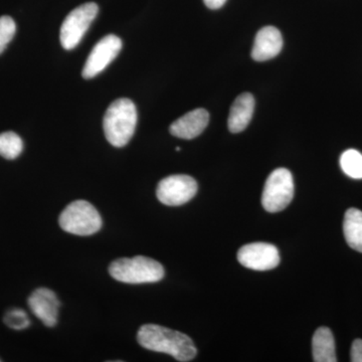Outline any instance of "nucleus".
<instances>
[{
  "mask_svg": "<svg viewBox=\"0 0 362 362\" xmlns=\"http://www.w3.org/2000/svg\"><path fill=\"white\" fill-rule=\"evenodd\" d=\"M99 13V7L95 2H88L71 11L64 21L61 28V44L66 51L75 49L85 33L89 30L90 25L96 18Z\"/></svg>",
  "mask_w": 362,
  "mask_h": 362,
  "instance_id": "423d86ee",
  "label": "nucleus"
},
{
  "mask_svg": "<svg viewBox=\"0 0 362 362\" xmlns=\"http://www.w3.org/2000/svg\"><path fill=\"white\" fill-rule=\"evenodd\" d=\"M4 321L9 328L16 330L25 329L30 325L28 314L21 309H13L7 312Z\"/></svg>",
  "mask_w": 362,
  "mask_h": 362,
  "instance_id": "6ab92c4d",
  "label": "nucleus"
},
{
  "mask_svg": "<svg viewBox=\"0 0 362 362\" xmlns=\"http://www.w3.org/2000/svg\"><path fill=\"white\" fill-rule=\"evenodd\" d=\"M343 173L354 180H362V154L357 150L349 149L340 157Z\"/></svg>",
  "mask_w": 362,
  "mask_h": 362,
  "instance_id": "f3484780",
  "label": "nucleus"
},
{
  "mask_svg": "<svg viewBox=\"0 0 362 362\" xmlns=\"http://www.w3.org/2000/svg\"><path fill=\"white\" fill-rule=\"evenodd\" d=\"M197 183L192 176L170 175L158 183L156 194L158 201L165 206H178L194 199Z\"/></svg>",
  "mask_w": 362,
  "mask_h": 362,
  "instance_id": "0eeeda50",
  "label": "nucleus"
},
{
  "mask_svg": "<svg viewBox=\"0 0 362 362\" xmlns=\"http://www.w3.org/2000/svg\"><path fill=\"white\" fill-rule=\"evenodd\" d=\"M283 37L275 26H265L259 30L255 39L252 58L257 62H266L277 57L282 51Z\"/></svg>",
  "mask_w": 362,
  "mask_h": 362,
  "instance_id": "9b49d317",
  "label": "nucleus"
},
{
  "mask_svg": "<svg viewBox=\"0 0 362 362\" xmlns=\"http://www.w3.org/2000/svg\"><path fill=\"white\" fill-rule=\"evenodd\" d=\"M30 310L47 327L58 322L59 301L57 295L47 288H39L28 298Z\"/></svg>",
  "mask_w": 362,
  "mask_h": 362,
  "instance_id": "9d476101",
  "label": "nucleus"
},
{
  "mask_svg": "<svg viewBox=\"0 0 362 362\" xmlns=\"http://www.w3.org/2000/svg\"><path fill=\"white\" fill-rule=\"evenodd\" d=\"M312 352L316 362H337L335 341L329 328L320 327L312 339Z\"/></svg>",
  "mask_w": 362,
  "mask_h": 362,
  "instance_id": "4468645a",
  "label": "nucleus"
},
{
  "mask_svg": "<svg viewBox=\"0 0 362 362\" xmlns=\"http://www.w3.org/2000/svg\"><path fill=\"white\" fill-rule=\"evenodd\" d=\"M137 340L144 349L163 352L178 361H192L197 354L194 341L187 335L156 324L141 326Z\"/></svg>",
  "mask_w": 362,
  "mask_h": 362,
  "instance_id": "f257e3e1",
  "label": "nucleus"
},
{
  "mask_svg": "<svg viewBox=\"0 0 362 362\" xmlns=\"http://www.w3.org/2000/svg\"><path fill=\"white\" fill-rule=\"evenodd\" d=\"M294 197V181L288 169L278 168L269 175L262 195V204L269 213L283 211Z\"/></svg>",
  "mask_w": 362,
  "mask_h": 362,
  "instance_id": "39448f33",
  "label": "nucleus"
},
{
  "mask_svg": "<svg viewBox=\"0 0 362 362\" xmlns=\"http://www.w3.org/2000/svg\"><path fill=\"white\" fill-rule=\"evenodd\" d=\"M255 110V98L250 93H243L235 99L228 116V129L232 133L244 131L251 122Z\"/></svg>",
  "mask_w": 362,
  "mask_h": 362,
  "instance_id": "ddd939ff",
  "label": "nucleus"
},
{
  "mask_svg": "<svg viewBox=\"0 0 362 362\" xmlns=\"http://www.w3.org/2000/svg\"><path fill=\"white\" fill-rule=\"evenodd\" d=\"M137 109L127 98L117 99L107 109L103 128L107 140L117 148L129 143L137 125Z\"/></svg>",
  "mask_w": 362,
  "mask_h": 362,
  "instance_id": "f03ea898",
  "label": "nucleus"
},
{
  "mask_svg": "<svg viewBox=\"0 0 362 362\" xmlns=\"http://www.w3.org/2000/svg\"><path fill=\"white\" fill-rule=\"evenodd\" d=\"M122 49V40L115 35H108L93 47L83 69L85 78H92L103 71L115 59Z\"/></svg>",
  "mask_w": 362,
  "mask_h": 362,
  "instance_id": "6e6552de",
  "label": "nucleus"
},
{
  "mask_svg": "<svg viewBox=\"0 0 362 362\" xmlns=\"http://www.w3.org/2000/svg\"><path fill=\"white\" fill-rule=\"evenodd\" d=\"M350 357L352 362H362V340L356 339L352 343Z\"/></svg>",
  "mask_w": 362,
  "mask_h": 362,
  "instance_id": "aec40b11",
  "label": "nucleus"
},
{
  "mask_svg": "<svg viewBox=\"0 0 362 362\" xmlns=\"http://www.w3.org/2000/svg\"><path fill=\"white\" fill-rule=\"evenodd\" d=\"M23 150V140L16 133L4 132L0 134V156L13 160L21 156Z\"/></svg>",
  "mask_w": 362,
  "mask_h": 362,
  "instance_id": "dca6fc26",
  "label": "nucleus"
},
{
  "mask_svg": "<svg viewBox=\"0 0 362 362\" xmlns=\"http://www.w3.org/2000/svg\"><path fill=\"white\" fill-rule=\"evenodd\" d=\"M109 273L112 278L126 284L156 283L164 277L161 264L143 256L116 259L111 264Z\"/></svg>",
  "mask_w": 362,
  "mask_h": 362,
  "instance_id": "7ed1b4c3",
  "label": "nucleus"
},
{
  "mask_svg": "<svg viewBox=\"0 0 362 362\" xmlns=\"http://www.w3.org/2000/svg\"><path fill=\"white\" fill-rule=\"evenodd\" d=\"M204 1L209 8L218 9L226 4V0H204Z\"/></svg>",
  "mask_w": 362,
  "mask_h": 362,
  "instance_id": "412c9836",
  "label": "nucleus"
},
{
  "mask_svg": "<svg viewBox=\"0 0 362 362\" xmlns=\"http://www.w3.org/2000/svg\"><path fill=\"white\" fill-rule=\"evenodd\" d=\"M209 122V112L204 109H195L188 112L171 124V134L181 139H194L204 132Z\"/></svg>",
  "mask_w": 362,
  "mask_h": 362,
  "instance_id": "f8f14e48",
  "label": "nucleus"
},
{
  "mask_svg": "<svg viewBox=\"0 0 362 362\" xmlns=\"http://www.w3.org/2000/svg\"><path fill=\"white\" fill-rule=\"evenodd\" d=\"M59 226L66 233L76 235H92L102 228V218L94 206L86 201L71 202L59 218Z\"/></svg>",
  "mask_w": 362,
  "mask_h": 362,
  "instance_id": "20e7f679",
  "label": "nucleus"
},
{
  "mask_svg": "<svg viewBox=\"0 0 362 362\" xmlns=\"http://www.w3.org/2000/svg\"><path fill=\"white\" fill-rule=\"evenodd\" d=\"M345 240L351 249L362 252V211L349 209L343 221Z\"/></svg>",
  "mask_w": 362,
  "mask_h": 362,
  "instance_id": "2eb2a0df",
  "label": "nucleus"
},
{
  "mask_svg": "<svg viewBox=\"0 0 362 362\" xmlns=\"http://www.w3.org/2000/svg\"><path fill=\"white\" fill-rule=\"evenodd\" d=\"M16 32V23L11 16L0 18V54L4 52L7 45L13 39Z\"/></svg>",
  "mask_w": 362,
  "mask_h": 362,
  "instance_id": "a211bd4d",
  "label": "nucleus"
},
{
  "mask_svg": "<svg viewBox=\"0 0 362 362\" xmlns=\"http://www.w3.org/2000/svg\"><path fill=\"white\" fill-rule=\"evenodd\" d=\"M240 265L255 271H268L280 264L277 247L267 243H254L240 247L238 252Z\"/></svg>",
  "mask_w": 362,
  "mask_h": 362,
  "instance_id": "1a4fd4ad",
  "label": "nucleus"
}]
</instances>
